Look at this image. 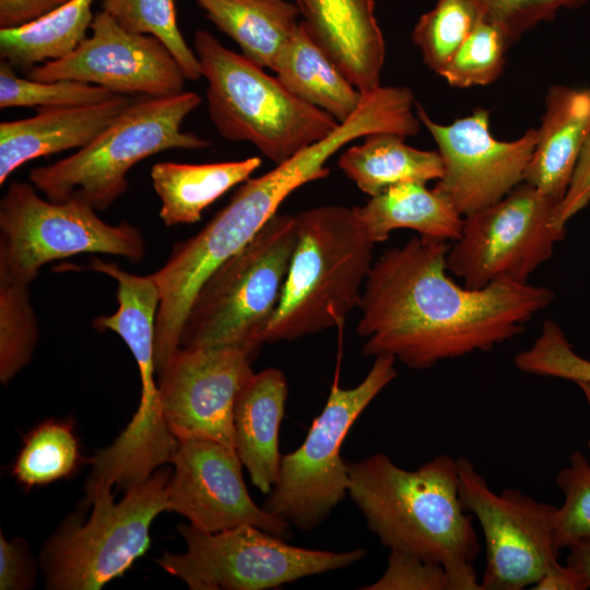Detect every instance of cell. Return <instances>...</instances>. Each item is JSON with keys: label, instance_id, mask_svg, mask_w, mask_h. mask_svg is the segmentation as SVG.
Masks as SVG:
<instances>
[{"label": "cell", "instance_id": "cell-1", "mask_svg": "<svg viewBox=\"0 0 590 590\" xmlns=\"http://www.w3.org/2000/svg\"><path fill=\"white\" fill-rule=\"evenodd\" d=\"M449 247L412 237L373 263L358 305L363 355H391L412 369H426L511 340L552 303L554 293L545 286L457 284L447 274Z\"/></svg>", "mask_w": 590, "mask_h": 590}, {"label": "cell", "instance_id": "cell-2", "mask_svg": "<svg viewBox=\"0 0 590 590\" xmlns=\"http://www.w3.org/2000/svg\"><path fill=\"white\" fill-rule=\"evenodd\" d=\"M349 495L390 551L444 567L451 590H482L473 566L481 546L459 495L458 462L439 455L416 470L386 453L349 463Z\"/></svg>", "mask_w": 590, "mask_h": 590}, {"label": "cell", "instance_id": "cell-3", "mask_svg": "<svg viewBox=\"0 0 590 590\" xmlns=\"http://www.w3.org/2000/svg\"><path fill=\"white\" fill-rule=\"evenodd\" d=\"M334 153V145L321 140L270 172L247 179L200 232L173 247L167 261L152 274L161 294L155 330L157 373L179 347L185 320L206 279L261 231L290 194L328 177L326 163Z\"/></svg>", "mask_w": 590, "mask_h": 590}, {"label": "cell", "instance_id": "cell-4", "mask_svg": "<svg viewBox=\"0 0 590 590\" xmlns=\"http://www.w3.org/2000/svg\"><path fill=\"white\" fill-rule=\"evenodd\" d=\"M296 244L263 342L341 327L358 307L373 267L370 237L355 206L321 205L295 215Z\"/></svg>", "mask_w": 590, "mask_h": 590}, {"label": "cell", "instance_id": "cell-5", "mask_svg": "<svg viewBox=\"0 0 590 590\" xmlns=\"http://www.w3.org/2000/svg\"><path fill=\"white\" fill-rule=\"evenodd\" d=\"M193 50L208 82L209 115L222 138L249 142L278 165L322 140L340 123L209 32L194 33Z\"/></svg>", "mask_w": 590, "mask_h": 590}, {"label": "cell", "instance_id": "cell-6", "mask_svg": "<svg viewBox=\"0 0 590 590\" xmlns=\"http://www.w3.org/2000/svg\"><path fill=\"white\" fill-rule=\"evenodd\" d=\"M202 99L193 91L134 99L90 144L66 158L31 169L46 199L106 210L128 189L127 175L142 160L170 149H204L210 142L181 130Z\"/></svg>", "mask_w": 590, "mask_h": 590}, {"label": "cell", "instance_id": "cell-7", "mask_svg": "<svg viewBox=\"0 0 590 590\" xmlns=\"http://www.w3.org/2000/svg\"><path fill=\"white\" fill-rule=\"evenodd\" d=\"M295 244V215H273L202 284L185 320L179 346L233 347L252 356L264 343Z\"/></svg>", "mask_w": 590, "mask_h": 590}, {"label": "cell", "instance_id": "cell-8", "mask_svg": "<svg viewBox=\"0 0 590 590\" xmlns=\"http://www.w3.org/2000/svg\"><path fill=\"white\" fill-rule=\"evenodd\" d=\"M396 362L391 355H378L357 386L344 389L338 381L332 384L305 440L282 456L264 509L309 531L349 495V463L341 457L342 444L367 405L397 377Z\"/></svg>", "mask_w": 590, "mask_h": 590}, {"label": "cell", "instance_id": "cell-9", "mask_svg": "<svg viewBox=\"0 0 590 590\" xmlns=\"http://www.w3.org/2000/svg\"><path fill=\"white\" fill-rule=\"evenodd\" d=\"M145 250L138 227L108 224L78 201L44 199L26 182L13 181L1 199L0 283L30 285L46 263L80 253L139 262Z\"/></svg>", "mask_w": 590, "mask_h": 590}, {"label": "cell", "instance_id": "cell-10", "mask_svg": "<svg viewBox=\"0 0 590 590\" xmlns=\"http://www.w3.org/2000/svg\"><path fill=\"white\" fill-rule=\"evenodd\" d=\"M169 474L157 471L126 491L93 497L90 518L63 524L47 543L43 563L46 586L54 590H98L121 577L151 543L150 527L168 510Z\"/></svg>", "mask_w": 590, "mask_h": 590}, {"label": "cell", "instance_id": "cell-11", "mask_svg": "<svg viewBox=\"0 0 590 590\" xmlns=\"http://www.w3.org/2000/svg\"><path fill=\"white\" fill-rule=\"evenodd\" d=\"M186 551L165 552L156 563L192 590H264L349 567L366 550H311L251 524L209 532L180 524Z\"/></svg>", "mask_w": 590, "mask_h": 590}, {"label": "cell", "instance_id": "cell-12", "mask_svg": "<svg viewBox=\"0 0 590 590\" xmlns=\"http://www.w3.org/2000/svg\"><path fill=\"white\" fill-rule=\"evenodd\" d=\"M555 206L521 182L499 201L463 216L460 237L447 253L448 270L471 288L498 281L527 283L566 235L565 227L553 223Z\"/></svg>", "mask_w": 590, "mask_h": 590}, {"label": "cell", "instance_id": "cell-13", "mask_svg": "<svg viewBox=\"0 0 590 590\" xmlns=\"http://www.w3.org/2000/svg\"><path fill=\"white\" fill-rule=\"evenodd\" d=\"M459 495L475 516L486 545L482 590H520L534 586L558 563L554 545L557 507L517 488L494 493L465 458H458Z\"/></svg>", "mask_w": 590, "mask_h": 590}, {"label": "cell", "instance_id": "cell-14", "mask_svg": "<svg viewBox=\"0 0 590 590\" xmlns=\"http://www.w3.org/2000/svg\"><path fill=\"white\" fill-rule=\"evenodd\" d=\"M415 111L436 142L444 164L434 189L461 215L499 201L523 182L538 141L536 129H528L514 141H499L491 133L486 108H475L450 125L434 121L417 103Z\"/></svg>", "mask_w": 590, "mask_h": 590}, {"label": "cell", "instance_id": "cell-15", "mask_svg": "<svg viewBox=\"0 0 590 590\" xmlns=\"http://www.w3.org/2000/svg\"><path fill=\"white\" fill-rule=\"evenodd\" d=\"M92 35L68 56L28 70L36 81L75 80L118 95L164 97L184 91L186 75L156 37L122 28L107 12L94 15Z\"/></svg>", "mask_w": 590, "mask_h": 590}, {"label": "cell", "instance_id": "cell-16", "mask_svg": "<svg viewBox=\"0 0 590 590\" xmlns=\"http://www.w3.org/2000/svg\"><path fill=\"white\" fill-rule=\"evenodd\" d=\"M250 359L233 347L177 349L158 374L163 417L177 440H212L235 449L234 408L253 373Z\"/></svg>", "mask_w": 590, "mask_h": 590}, {"label": "cell", "instance_id": "cell-17", "mask_svg": "<svg viewBox=\"0 0 590 590\" xmlns=\"http://www.w3.org/2000/svg\"><path fill=\"white\" fill-rule=\"evenodd\" d=\"M172 463L168 510L184 516L193 527L216 532L251 524L290 539L291 524L252 500L234 448L212 440L179 439Z\"/></svg>", "mask_w": 590, "mask_h": 590}, {"label": "cell", "instance_id": "cell-18", "mask_svg": "<svg viewBox=\"0 0 590 590\" xmlns=\"http://www.w3.org/2000/svg\"><path fill=\"white\" fill-rule=\"evenodd\" d=\"M320 48L363 94L378 88L386 56L374 0H296Z\"/></svg>", "mask_w": 590, "mask_h": 590}, {"label": "cell", "instance_id": "cell-19", "mask_svg": "<svg viewBox=\"0 0 590 590\" xmlns=\"http://www.w3.org/2000/svg\"><path fill=\"white\" fill-rule=\"evenodd\" d=\"M134 101L119 95L87 106L38 108L37 114L0 123V184L31 160L90 144Z\"/></svg>", "mask_w": 590, "mask_h": 590}, {"label": "cell", "instance_id": "cell-20", "mask_svg": "<svg viewBox=\"0 0 590 590\" xmlns=\"http://www.w3.org/2000/svg\"><path fill=\"white\" fill-rule=\"evenodd\" d=\"M88 268L117 283V310L99 316L93 324L98 330L117 333L131 351L141 381V394L134 417L142 424H153L162 417L160 387L155 380V330L161 294L151 275H137L117 263L93 258Z\"/></svg>", "mask_w": 590, "mask_h": 590}, {"label": "cell", "instance_id": "cell-21", "mask_svg": "<svg viewBox=\"0 0 590 590\" xmlns=\"http://www.w3.org/2000/svg\"><path fill=\"white\" fill-rule=\"evenodd\" d=\"M536 130L538 141L523 182L557 205L567 191L580 151L590 134V86L552 85Z\"/></svg>", "mask_w": 590, "mask_h": 590}, {"label": "cell", "instance_id": "cell-22", "mask_svg": "<svg viewBox=\"0 0 590 590\" xmlns=\"http://www.w3.org/2000/svg\"><path fill=\"white\" fill-rule=\"evenodd\" d=\"M287 381L276 368L252 373L235 402V449L253 485L269 494L282 456L279 433L285 412Z\"/></svg>", "mask_w": 590, "mask_h": 590}, {"label": "cell", "instance_id": "cell-23", "mask_svg": "<svg viewBox=\"0 0 590 590\" xmlns=\"http://www.w3.org/2000/svg\"><path fill=\"white\" fill-rule=\"evenodd\" d=\"M260 165L261 158L258 156L205 164H154L151 179L161 200V220L166 226L200 221L204 209L233 187L249 179Z\"/></svg>", "mask_w": 590, "mask_h": 590}, {"label": "cell", "instance_id": "cell-24", "mask_svg": "<svg viewBox=\"0 0 590 590\" xmlns=\"http://www.w3.org/2000/svg\"><path fill=\"white\" fill-rule=\"evenodd\" d=\"M355 209L376 244L399 228L415 231L426 238L455 241L463 224V215L445 197L420 181L394 185Z\"/></svg>", "mask_w": 590, "mask_h": 590}, {"label": "cell", "instance_id": "cell-25", "mask_svg": "<svg viewBox=\"0 0 590 590\" xmlns=\"http://www.w3.org/2000/svg\"><path fill=\"white\" fill-rule=\"evenodd\" d=\"M273 71L292 94L328 113L338 122L350 118L363 97L302 21L278 55Z\"/></svg>", "mask_w": 590, "mask_h": 590}, {"label": "cell", "instance_id": "cell-26", "mask_svg": "<svg viewBox=\"0 0 590 590\" xmlns=\"http://www.w3.org/2000/svg\"><path fill=\"white\" fill-rule=\"evenodd\" d=\"M193 1L244 56L272 71L281 49L300 24L298 5L286 0Z\"/></svg>", "mask_w": 590, "mask_h": 590}, {"label": "cell", "instance_id": "cell-27", "mask_svg": "<svg viewBox=\"0 0 590 590\" xmlns=\"http://www.w3.org/2000/svg\"><path fill=\"white\" fill-rule=\"evenodd\" d=\"M404 139L391 132L368 134L363 143L347 148L338 165L369 197L402 182L438 180L444 172L439 152L415 149Z\"/></svg>", "mask_w": 590, "mask_h": 590}, {"label": "cell", "instance_id": "cell-28", "mask_svg": "<svg viewBox=\"0 0 590 590\" xmlns=\"http://www.w3.org/2000/svg\"><path fill=\"white\" fill-rule=\"evenodd\" d=\"M94 0H70L27 24L0 28V57L13 68L61 59L87 37Z\"/></svg>", "mask_w": 590, "mask_h": 590}, {"label": "cell", "instance_id": "cell-29", "mask_svg": "<svg viewBox=\"0 0 590 590\" xmlns=\"http://www.w3.org/2000/svg\"><path fill=\"white\" fill-rule=\"evenodd\" d=\"M81 461L73 422L48 418L24 437L12 474L25 488H32L69 477Z\"/></svg>", "mask_w": 590, "mask_h": 590}, {"label": "cell", "instance_id": "cell-30", "mask_svg": "<svg viewBox=\"0 0 590 590\" xmlns=\"http://www.w3.org/2000/svg\"><path fill=\"white\" fill-rule=\"evenodd\" d=\"M102 10L126 31L160 39L187 79L198 80L202 76L199 59L177 25L174 0H103Z\"/></svg>", "mask_w": 590, "mask_h": 590}, {"label": "cell", "instance_id": "cell-31", "mask_svg": "<svg viewBox=\"0 0 590 590\" xmlns=\"http://www.w3.org/2000/svg\"><path fill=\"white\" fill-rule=\"evenodd\" d=\"M480 20L469 0H437L418 17L412 42L420 49L424 63L439 75Z\"/></svg>", "mask_w": 590, "mask_h": 590}, {"label": "cell", "instance_id": "cell-32", "mask_svg": "<svg viewBox=\"0 0 590 590\" xmlns=\"http://www.w3.org/2000/svg\"><path fill=\"white\" fill-rule=\"evenodd\" d=\"M7 61L0 63V108L87 106L113 99L110 90L75 80L36 81L20 78Z\"/></svg>", "mask_w": 590, "mask_h": 590}, {"label": "cell", "instance_id": "cell-33", "mask_svg": "<svg viewBox=\"0 0 590 590\" xmlns=\"http://www.w3.org/2000/svg\"><path fill=\"white\" fill-rule=\"evenodd\" d=\"M38 323L30 285L0 283V380L7 385L32 356Z\"/></svg>", "mask_w": 590, "mask_h": 590}, {"label": "cell", "instance_id": "cell-34", "mask_svg": "<svg viewBox=\"0 0 590 590\" xmlns=\"http://www.w3.org/2000/svg\"><path fill=\"white\" fill-rule=\"evenodd\" d=\"M509 47L502 31L481 19L439 75L456 87L491 84L502 75Z\"/></svg>", "mask_w": 590, "mask_h": 590}, {"label": "cell", "instance_id": "cell-35", "mask_svg": "<svg viewBox=\"0 0 590 590\" xmlns=\"http://www.w3.org/2000/svg\"><path fill=\"white\" fill-rule=\"evenodd\" d=\"M556 484L564 494L557 508L554 545L559 552L590 539V464L580 451L569 457V465L556 475Z\"/></svg>", "mask_w": 590, "mask_h": 590}, {"label": "cell", "instance_id": "cell-36", "mask_svg": "<svg viewBox=\"0 0 590 590\" xmlns=\"http://www.w3.org/2000/svg\"><path fill=\"white\" fill-rule=\"evenodd\" d=\"M515 366L527 374L590 382V361L577 354L562 328L545 320L533 344L518 353Z\"/></svg>", "mask_w": 590, "mask_h": 590}, {"label": "cell", "instance_id": "cell-37", "mask_svg": "<svg viewBox=\"0 0 590 590\" xmlns=\"http://www.w3.org/2000/svg\"><path fill=\"white\" fill-rule=\"evenodd\" d=\"M481 19L497 26L509 46L540 23L551 22L560 10L577 9L588 0H469Z\"/></svg>", "mask_w": 590, "mask_h": 590}, {"label": "cell", "instance_id": "cell-38", "mask_svg": "<svg viewBox=\"0 0 590 590\" xmlns=\"http://www.w3.org/2000/svg\"><path fill=\"white\" fill-rule=\"evenodd\" d=\"M361 589L451 590L441 565L401 551H390L384 574L375 582Z\"/></svg>", "mask_w": 590, "mask_h": 590}, {"label": "cell", "instance_id": "cell-39", "mask_svg": "<svg viewBox=\"0 0 590 590\" xmlns=\"http://www.w3.org/2000/svg\"><path fill=\"white\" fill-rule=\"evenodd\" d=\"M590 203V134L577 160L564 198L555 206L553 223L565 227L567 222Z\"/></svg>", "mask_w": 590, "mask_h": 590}, {"label": "cell", "instance_id": "cell-40", "mask_svg": "<svg viewBox=\"0 0 590 590\" xmlns=\"http://www.w3.org/2000/svg\"><path fill=\"white\" fill-rule=\"evenodd\" d=\"M35 567L21 540H7L0 534V589L22 590L33 585Z\"/></svg>", "mask_w": 590, "mask_h": 590}, {"label": "cell", "instance_id": "cell-41", "mask_svg": "<svg viewBox=\"0 0 590 590\" xmlns=\"http://www.w3.org/2000/svg\"><path fill=\"white\" fill-rule=\"evenodd\" d=\"M70 0H0V28L33 22Z\"/></svg>", "mask_w": 590, "mask_h": 590}, {"label": "cell", "instance_id": "cell-42", "mask_svg": "<svg viewBox=\"0 0 590 590\" xmlns=\"http://www.w3.org/2000/svg\"><path fill=\"white\" fill-rule=\"evenodd\" d=\"M535 590H583L576 574L566 565L556 563L533 586Z\"/></svg>", "mask_w": 590, "mask_h": 590}, {"label": "cell", "instance_id": "cell-43", "mask_svg": "<svg viewBox=\"0 0 590 590\" xmlns=\"http://www.w3.org/2000/svg\"><path fill=\"white\" fill-rule=\"evenodd\" d=\"M568 548L566 566L576 574L583 590L590 589V539L579 541Z\"/></svg>", "mask_w": 590, "mask_h": 590}, {"label": "cell", "instance_id": "cell-44", "mask_svg": "<svg viewBox=\"0 0 590 590\" xmlns=\"http://www.w3.org/2000/svg\"><path fill=\"white\" fill-rule=\"evenodd\" d=\"M581 392L583 393L586 400H587V403H588V406H589V410H590V382L589 381H581V382H577L576 384ZM588 447L590 448V438H589V441H588Z\"/></svg>", "mask_w": 590, "mask_h": 590}, {"label": "cell", "instance_id": "cell-45", "mask_svg": "<svg viewBox=\"0 0 590 590\" xmlns=\"http://www.w3.org/2000/svg\"><path fill=\"white\" fill-rule=\"evenodd\" d=\"M294 1H296V0H294Z\"/></svg>", "mask_w": 590, "mask_h": 590}]
</instances>
